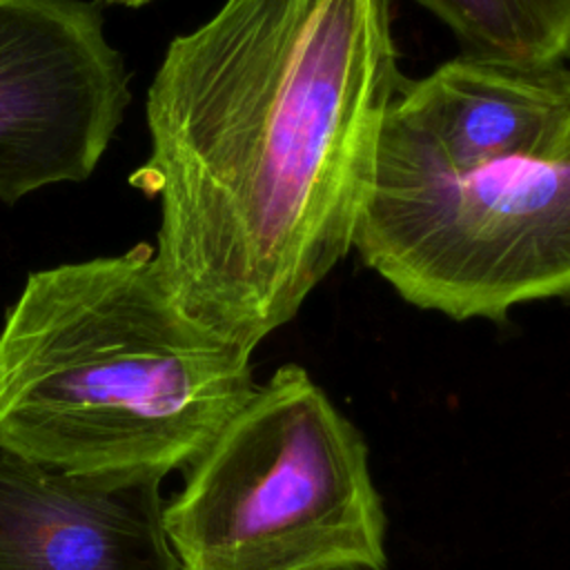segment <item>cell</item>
<instances>
[{
	"label": "cell",
	"mask_w": 570,
	"mask_h": 570,
	"mask_svg": "<svg viewBox=\"0 0 570 570\" xmlns=\"http://www.w3.org/2000/svg\"><path fill=\"white\" fill-rule=\"evenodd\" d=\"M131 100L98 2L0 0V200L98 167Z\"/></svg>",
	"instance_id": "obj_5"
},
{
	"label": "cell",
	"mask_w": 570,
	"mask_h": 570,
	"mask_svg": "<svg viewBox=\"0 0 570 570\" xmlns=\"http://www.w3.org/2000/svg\"><path fill=\"white\" fill-rule=\"evenodd\" d=\"M352 249L405 303L505 321L570 289V71L459 53L403 80Z\"/></svg>",
	"instance_id": "obj_2"
},
{
	"label": "cell",
	"mask_w": 570,
	"mask_h": 570,
	"mask_svg": "<svg viewBox=\"0 0 570 570\" xmlns=\"http://www.w3.org/2000/svg\"><path fill=\"white\" fill-rule=\"evenodd\" d=\"M403 80L392 0H223L167 45L129 183L187 316L252 354L298 314L352 252Z\"/></svg>",
	"instance_id": "obj_1"
},
{
	"label": "cell",
	"mask_w": 570,
	"mask_h": 570,
	"mask_svg": "<svg viewBox=\"0 0 570 570\" xmlns=\"http://www.w3.org/2000/svg\"><path fill=\"white\" fill-rule=\"evenodd\" d=\"M254 387L252 354L180 309L147 243L31 272L0 325V445L69 472L163 479Z\"/></svg>",
	"instance_id": "obj_3"
},
{
	"label": "cell",
	"mask_w": 570,
	"mask_h": 570,
	"mask_svg": "<svg viewBox=\"0 0 570 570\" xmlns=\"http://www.w3.org/2000/svg\"><path fill=\"white\" fill-rule=\"evenodd\" d=\"M160 481L69 472L0 445V570H178Z\"/></svg>",
	"instance_id": "obj_6"
},
{
	"label": "cell",
	"mask_w": 570,
	"mask_h": 570,
	"mask_svg": "<svg viewBox=\"0 0 570 570\" xmlns=\"http://www.w3.org/2000/svg\"><path fill=\"white\" fill-rule=\"evenodd\" d=\"M178 570H387V519L356 425L278 367L163 503Z\"/></svg>",
	"instance_id": "obj_4"
},
{
	"label": "cell",
	"mask_w": 570,
	"mask_h": 570,
	"mask_svg": "<svg viewBox=\"0 0 570 570\" xmlns=\"http://www.w3.org/2000/svg\"><path fill=\"white\" fill-rule=\"evenodd\" d=\"M107 4H118V7H127V9H138V7H145L154 0H102Z\"/></svg>",
	"instance_id": "obj_8"
},
{
	"label": "cell",
	"mask_w": 570,
	"mask_h": 570,
	"mask_svg": "<svg viewBox=\"0 0 570 570\" xmlns=\"http://www.w3.org/2000/svg\"><path fill=\"white\" fill-rule=\"evenodd\" d=\"M439 18L461 53L512 62H563L570 0H412Z\"/></svg>",
	"instance_id": "obj_7"
}]
</instances>
